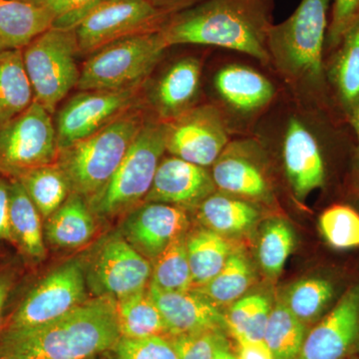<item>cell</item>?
Listing matches in <instances>:
<instances>
[{
	"mask_svg": "<svg viewBox=\"0 0 359 359\" xmlns=\"http://www.w3.org/2000/svg\"><path fill=\"white\" fill-rule=\"evenodd\" d=\"M273 0H201L168 16L160 27L168 48L196 44L221 47L269 63Z\"/></svg>",
	"mask_w": 359,
	"mask_h": 359,
	"instance_id": "cell-1",
	"label": "cell"
},
{
	"mask_svg": "<svg viewBox=\"0 0 359 359\" xmlns=\"http://www.w3.org/2000/svg\"><path fill=\"white\" fill-rule=\"evenodd\" d=\"M120 337L116 299L97 297L45 325L4 330L0 359H89Z\"/></svg>",
	"mask_w": 359,
	"mask_h": 359,
	"instance_id": "cell-2",
	"label": "cell"
},
{
	"mask_svg": "<svg viewBox=\"0 0 359 359\" xmlns=\"http://www.w3.org/2000/svg\"><path fill=\"white\" fill-rule=\"evenodd\" d=\"M334 0H302L287 20L271 26L269 63L295 87L306 88L320 101L327 99L325 41Z\"/></svg>",
	"mask_w": 359,
	"mask_h": 359,
	"instance_id": "cell-3",
	"label": "cell"
},
{
	"mask_svg": "<svg viewBox=\"0 0 359 359\" xmlns=\"http://www.w3.org/2000/svg\"><path fill=\"white\" fill-rule=\"evenodd\" d=\"M147 120L138 106L83 140L59 151L71 193L91 199L107 185Z\"/></svg>",
	"mask_w": 359,
	"mask_h": 359,
	"instance_id": "cell-4",
	"label": "cell"
},
{
	"mask_svg": "<svg viewBox=\"0 0 359 359\" xmlns=\"http://www.w3.org/2000/svg\"><path fill=\"white\" fill-rule=\"evenodd\" d=\"M166 122L146 121L107 185L87 201L94 216L114 218L144 203L166 152Z\"/></svg>",
	"mask_w": 359,
	"mask_h": 359,
	"instance_id": "cell-5",
	"label": "cell"
},
{
	"mask_svg": "<svg viewBox=\"0 0 359 359\" xmlns=\"http://www.w3.org/2000/svg\"><path fill=\"white\" fill-rule=\"evenodd\" d=\"M167 48L160 28L116 40L92 53L80 70L76 87L86 91L141 86Z\"/></svg>",
	"mask_w": 359,
	"mask_h": 359,
	"instance_id": "cell-6",
	"label": "cell"
},
{
	"mask_svg": "<svg viewBox=\"0 0 359 359\" xmlns=\"http://www.w3.org/2000/svg\"><path fill=\"white\" fill-rule=\"evenodd\" d=\"M79 53L74 28L50 27L22 49L34 101L50 114L70 90L77 86Z\"/></svg>",
	"mask_w": 359,
	"mask_h": 359,
	"instance_id": "cell-7",
	"label": "cell"
},
{
	"mask_svg": "<svg viewBox=\"0 0 359 359\" xmlns=\"http://www.w3.org/2000/svg\"><path fill=\"white\" fill-rule=\"evenodd\" d=\"M50 113L34 101L0 125V175L15 178L27 170L57 162L56 128Z\"/></svg>",
	"mask_w": 359,
	"mask_h": 359,
	"instance_id": "cell-8",
	"label": "cell"
},
{
	"mask_svg": "<svg viewBox=\"0 0 359 359\" xmlns=\"http://www.w3.org/2000/svg\"><path fill=\"white\" fill-rule=\"evenodd\" d=\"M86 285L79 261L58 266L26 292L9 314L4 330L39 327L69 313L88 301Z\"/></svg>",
	"mask_w": 359,
	"mask_h": 359,
	"instance_id": "cell-9",
	"label": "cell"
},
{
	"mask_svg": "<svg viewBox=\"0 0 359 359\" xmlns=\"http://www.w3.org/2000/svg\"><path fill=\"white\" fill-rule=\"evenodd\" d=\"M169 14L152 0H103L75 26L80 53L137 33L159 29Z\"/></svg>",
	"mask_w": 359,
	"mask_h": 359,
	"instance_id": "cell-10",
	"label": "cell"
},
{
	"mask_svg": "<svg viewBox=\"0 0 359 359\" xmlns=\"http://www.w3.org/2000/svg\"><path fill=\"white\" fill-rule=\"evenodd\" d=\"M141 86L121 90H86L71 97L58 113L59 151L96 133L138 106Z\"/></svg>",
	"mask_w": 359,
	"mask_h": 359,
	"instance_id": "cell-11",
	"label": "cell"
},
{
	"mask_svg": "<svg viewBox=\"0 0 359 359\" xmlns=\"http://www.w3.org/2000/svg\"><path fill=\"white\" fill-rule=\"evenodd\" d=\"M86 282L97 297L124 299L148 289L152 263L139 254L122 235L108 238L97 250Z\"/></svg>",
	"mask_w": 359,
	"mask_h": 359,
	"instance_id": "cell-12",
	"label": "cell"
},
{
	"mask_svg": "<svg viewBox=\"0 0 359 359\" xmlns=\"http://www.w3.org/2000/svg\"><path fill=\"white\" fill-rule=\"evenodd\" d=\"M166 125V152L201 167H212L230 142L224 115L212 105L195 106Z\"/></svg>",
	"mask_w": 359,
	"mask_h": 359,
	"instance_id": "cell-13",
	"label": "cell"
},
{
	"mask_svg": "<svg viewBox=\"0 0 359 359\" xmlns=\"http://www.w3.org/2000/svg\"><path fill=\"white\" fill-rule=\"evenodd\" d=\"M327 133L318 131L297 115L290 117L285 125L282 144L283 168L292 195L299 202L327 185L328 164L323 138Z\"/></svg>",
	"mask_w": 359,
	"mask_h": 359,
	"instance_id": "cell-14",
	"label": "cell"
},
{
	"mask_svg": "<svg viewBox=\"0 0 359 359\" xmlns=\"http://www.w3.org/2000/svg\"><path fill=\"white\" fill-rule=\"evenodd\" d=\"M257 142L245 139L229 142L212 166V178L219 192L250 202H269L273 197Z\"/></svg>",
	"mask_w": 359,
	"mask_h": 359,
	"instance_id": "cell-15",
	"label": "cell"
},
{
	"mask_svg": "<svg viewBox=\"0 0 359 359\" xmlns=\"http://www.w3.org/2000/svg\"><path fill=\"white\" fill-rule=\"evenodd\" d=\"M359 346V283L308 332L297 359H348Z\"/></svg>",
	"mask_w": 359,
	"mask_h": 359,
	"instance_id": "cell-16",
	"label": "cell"
},
{
	"mask_svg": "<svg viewBox=\"0 0 359 359\" xmlns=\"http://www.w3.org/2000/svg\"><path fill=\"white\" fill-rule=\"evenodd\" d=\"M189 228L190 219L186 210L161 203H144L125 219L121 235L152 263L168 245L186 235Z\"/></svg>",
	"mask_w": 359,
	"mask_h": 359,
	"instance_id": "cell-17",
	"label": "cell"
},
{
	"mask_svg": "<svg viewBox=\"0 0 359 359\" xmlns=\"http://www.w3.org/2000/svg\"><path fill=\"white\" fill-rule=\"evenodd\" d=\"M216 191L208 168L171 156L161 161L144 203H161L188 211L195 210Z\"/></svg>",
	"mask_w": 359,
	"mask_h": 359,
	"instance_id": "cell-18",
	"label": "cell"
},
{
	"mask_svg": "<svg viewBox=\"0 0 359 359\" xmlns=\"http://www.w3.org/2000/svg\"><path fill=\"white\" fill-rule=\"evenodd\" d=\"M148 290L169 328V337L209 330H228L224 314L219 308L198 292H164L151 285Z\"/></svg>",
	"mask_w": 359,
	"mask_h": 359,
	"instance_id": "cell-19",
	"label": "cell"
},
{
	"mask_svg": "<svg viewBox=\"0 0 359 359\" xmlns=\"http://www.w3.org/2000/svg\"><path fill=\"white\" fill-rule=\"evenodd\" d=\"M214 87L221 100L241 115H250L268 107L276 89L269 78L249 66H224L214 77Z\"/></svg>",
	"mask_w": 359,
	"mask_h": 359,
	"instance_id": "cell-20",
	"label": "cell"
},
{
	"mask_svg": "<svg viewBox=\"0 0 359 359\" xmlns=\"http://www.w3.org/2000/svg\"><path fill=\"white\" fill-rule=\"evenodd\" d=\"M330 53L325 65L328 91L346 120L359 108V18Z\"/></svg>",
	"mask_w": 359,
	"mask_h": 359,
	"instance_id": "cell-21",
	"label": "cell"
},
{
	"mask_svg": "<svg viewBox=\"0 0 359 359\" xmlns=\"http://www.w3.org/2000/svg\"><path fill=\"white\" fill-rule=\"evenodd\" d=\"M201 76L202 63L195 57L180 59L163 73L152 93V103L161 121H172L195 107Z\"/></svg>",
	"mask_w": 359,
	"mask_h": 359,
	"instance_id": "cell-22",
	"label": "cell"
},
{
	"mask_svg": "<svg viewBox=\"0 0 359 359\" xmlns=\"http://www.w3.org/2000/svg\"><path fill=\"white\" fill-rule=\"evenodd\" d=\"M195 210L202 226L226 238L248 233L259 223L262 216L256 203L219 191L203 201Z\"/></svg>",
	"mask_w": 359,
	"mask_h": 359,
	"instance_id": "cell-23",
	"label": "cell"
},
{
	"mask_svg": "<svg viewBox=\"0 0 359 359\" xmlns=\"http://www.w3.org/2000/svg\"><path fill=\"white\" fill-rule=\"evenodd\" d=\"M9 181V223L11 244L25 259L40 262L46 256L42 217L16 179Z\"/></svg>",
	"mask_w": 359,
	"mask_h": 359,
	"instance_id": "cell-24",
	"label": "cell"
},
{
	"mask_svg": "<svg viewBox=\"0 0 359 359\" xmlns=\"http://www.w3.org/2000/svg\"><path fill=\"white\" fill-rule=\"evenodd\" d=\"M53 23V15L43 6L0 0V52L25 48Z\"/></svg>",
	"mask_w": 359,
	"mask_h": 359,
	"instance_id": "cell-25",
	"label": "cell"
},
{
	"mask_svg": "<svg viewBox=\"0 0 359 359\" xmlns=\"http://www.w3.org/2000/svg\"><path fill=\"white\" fill-rule=\"evenodd\" d=\"M94 233V215L87 201L78 194L71 193L61 207L45 219L44 236L49 244L63 249L81 247Z\"/></svg>",
	"mask_w": 359,
	"mask_h": 359,
	"instance_id": "cell-26",
	"label": "cell"
},
{
	"mask_svg": "<svg viewBox=\"0 0 359 359\" xmlns=\"http://www.w3.org/2000/svg\"><path fill=\"white\" fill-rule=\"evenodd\" d=\"M339 283L330 276H314L290 285L280 299L306 327L316 325L339 297Z\"/></svg>",
	"mask_w": 359,
	"mask_h": 359,
	"instance_id": "cell-27",
	"label": "cell"
},
{
	"mask_svg": "<svg viewBox=\"0 0 359 359\" xmlns=\"http://www.w3.org/2000/svg\"><path fill=\"white\" fill-rule=\"evenodd\" d=\"M186 245L193 289L203 287L212 280L237 250L226 237L202 226L188 231Z\"/></svg>",
	"mask_w": 359,
	"mask_h": 359,
	"instance_id": "cell-28",
	"label": "cell"
},
{
	"mask_svg": "<svg viewBox=\"0 0 359 359\" xmlns=\"http://www.w3.org/2000/svg\"><path fill=\"white\" fill-rule=\"evenodd\" d=\"M33 102L22 49L0 52V125L25 112Z\"/></svg>",
	"mask_w": 359,
	"mask_h": 359,
	"instance_id": "cell-29",
	"label": "cell"
},
{
	"mask_svg": "<svg viewBox=\"0 0 359 359\" xmlns=\"http://www.w3.org/2000/svg\"><path fill=\"white\" fill-rule=\"evenodd\" d=\"M116 313L121 337L147 339L170 335L164 318L148 289L116 301Z\"/></svg>",
	"mask_w": 359,
	"mask_h": 359,
	"instance_id": "cell-30",
	"label": "cell"
},
{
	"mask_svg": "<svg viewBox=\"0 0 359 359\" xmlns=\"http://www.w3.org/2000/svg\"><path fill=\"white\" fill-rule=\"evenodd\" d=\"M13 179L20 182L44 219L59 209L71 194L69 182L57 162L32 168Z\"/></svg>",
	"mask_w": 359,
	"mask_h": 359,
	"instance_id": "cell-31",
	"label": "cell"
},
{
	"mask_svg": "<svg viewBox=\"0 0 359 359\" xmlns=\"http://www.w3.org/2000/svg\"><path fill=\"white\" fill-rule=\"evenodd\" d=\"M254 280V269L249 259L242 252L236 250L218 275L203 287L192 290L219 308L243 297Z\"/></svg>",
	"mask_w": 359,
	"mask_h": 359,
	"instance_id": "cell-32",
	"label": "cell"
},
{
	"mask_svg": "<svg viewBox=\"0 0 359 359\" xmlns=\"http://www.w3.org/2000/svg\"><path fill=\"white\" fill-rule=\"evenodd\" d=\"M306 334L308 327L295 318L282 301L276 302L264 335L273 359H297Z\"/></svg>",
	"mask_w": 359,
	"mask_h": 359,
	"instance_id": "cell-33",
	"label": "cell"
},
{
	"mask_svg": "<svg viewBox=\"0 0 359 359\" xmlns=\"http://www.w3.org/2000/svg\"><path fill=\"white\" fill-rule=\"evenodd\" d=\"M271 306L266 295L254 294L241 297L224 314L226 327L238 344L264 340Z\"/></svg>",
	"mask_w": 359,
	"mask_h": 359,
	"instance_id": "cell-34",
	"label": "cell"
},
{
	"mask_svg": "<svg viewBox=\"0 0 359 359\" xmlns=\"http://www.w3.org/2000/svg\"><path fill=\"white\" fill-rule=\"evenodd\" d=\"M186 235L171 243L152 262L150 285L164 292H189L193 278L187 254Z\"/></svg>",
	"mask_w": 359,
	"mask_h": 359,
	"instance_id": "cell-35",
	"label": "cell"
},
{
	"mask_svg": "<svg viewBox=\"0 0 359 359\" xmlns=\"http://www.w3.org/2000/svg\"><path fill=\"white\" fill-rule=\"evenodd\" d=\"M294 248V231L287 221L271 219L266 222L257 244V259L264 273L269 278L282 275Z\"/></svg>",
	"mask_w": 359,
	"mask_h": 359,
	"instance_id": "cell-36",
	"label": "cell"
},
{
	"mask_svg": "<svg viewBox=\"0 0 359 359\" xmlns=\"http://www.w3.org/2000/svg\"><path fill=\"white\" fill-rule=\"evenodd\" d=\"M321 236L335 250L359 248V212L349 205L335 204L318 219Z\"/></svg>",
	"mask_w": 359,
	"mask_h": 359,
	"instance_id": "cell-37",
	"label": "cell"
},
{
	"mask_svg": "<svg viewBox=\"0 0 359 359\" xmlns=\"http://www.w3.org/2000/svg\"><path fill=\"white\" fill-rule=\"evenodd\" d=\"M178 359H212L219 346L228 342L223 330H209L168 337Z\"/></svg>",
	"mask_w": 359,
	"mask_h": 359,
	"instance_id": "cell-38",
	"label": "cell"
},
{
	"mask_svg": "<svg viewBox=\"0 0 359 359\" xmlns=\"http://www.w3.org/2000/svg\"><path fill=\"white\" fill-rule=\"evenodd\" d=\"M112 359H178L168 337H120L110 349Z\"/></svg>",
	"mask_w": 359,
	"mask_h": 359,
	"instance_id": "cell-39",
	"label": "cell"
},
{
	"mask_svg": "<svg viewBox=\"0 0 359 359\" xmlns=\"http://www.w3.org/2000/svg\"><path fill=\"white\" fill-rule=\"evenodd\" d=\"M359 18V0H334L325 41V53L339 46L347 30Z\"/></svg>",
	"mask_w": 359,
	"mask_h": 359,
	"instance_id": "cell-40",
	"label": "cell"
},
{
	"mask_svg": "<svg viewBox=\"0 0 359 359\" xmlns=\"http://www.w3.org/2000/svg\"><path fill=\"white\" fill-rule=\"evenodd\" d=\"M103 0H44L43 6L53 15L52 27L75 28L82 18Z\"/></svg>",
	"mask_w": 359,
	"mask_h": 359,
	"instance_id": "cell-41",
	"label": "cell"
},
{
	"mask_svg": "<svg viewBox=\"0 0 359 359\" xmlns=\"http://www.w3.org/2000/svg\"><path fill=\"white\" fill-rule=\"evenodd\" d=\"M18 285V276L13 266H0V337L6 328L7 304Z\"/></svg>",
	"mask_w": 359,
	"mask_h": 359,
	"instance_id": "cell-42",
	"label": "cell"
},
{
	"mask_svg": "<svg viewBox=\"0 0 359 359\" xmlns=\"http://www.w3.org/2000/svg\"><path fill=\"white\" fill-rule=\"evenodd\" d=\"M13 242L9 223V181L0 175V242Z\"/></svg>",
	"mask_w": 359,
	"mask_h": 359,
	"instance_id": "cell-43",
	"label": "cell"
},
{
	"mask_svg": "<svg viewBox=\"0 0 359 359\" xmlns=\"http://www.w3.org/2000/svg\"><path fill=\"white\" fill-rule=\"evenodd\" d=\"M346 122L353 129L356 140L353 159H351V174H349V184L353 193L356 194L359 192V108L347 118Z\"/></svg>",
	"mask_w": 359,
	"mask_h": 359,
	"instance_id": "cell-44",
	"label": "cell"
},
{
	"mask_svg": "<svg viewBox=\"0 0 359 359\" xmlns=\"http://www.w3.org/2000/svg\"><path fill=\"white\" fill-rule=\"evenodd\" d=\"M238 359H273V354L264 340L244 341L238 344Z\"/></svg>",
	"mask_w": 359,
	"mask_h": 359,
	"instance_id": "cell-45",
	"label": "cell"
},
{
	"mask_svg": "<svg viewBox=\"0 0 359 359\" xmlns=\"http://www.w3.org/2000/svg\"><path fill=\"white\" fill-rule=\"evenodd\" d=\"M152 1L164 13L171 15L180 11H183L187 7L198 4L201 0H152Z\"/></svg>",
	"mask_w": 359,
	"mask_h": 359,
	"instance_id": "cell-46",
	"label": "cell"
},
{
	"mask_svg": "<svg viewBox=\"0 0 359 359\" xmlns=\"http://www.w3.org/2000/svg\"><path fill=\"white\" fill-rule=\"evenodd\" d=\"M212 359H238V356L231 353L229 341L219 347Z\"/></svg>",
	"mask_w": 359,
	"mask_h": 359,
	"instance_id": "cell-47",
	"label": "cell"
},
{
	"mask_svg": "<svg viewBox=\"0 0 359 359\" xmlns=\"http://www.w3.org/2000/svg\"><path fill=\"white\" fill-rule=\"evenodd\" d=\"M20 1L27 2V4H36V6H43L44 0H20Z\"/></svg>",
	"mask_w": 359,
	"mask_h": 359,
	"instance_id": "cell-48",
	"label": "cell"
},
{
	"mask_svg": "<svg viewBox=\"0 0 359 359\" xmlns=\"http://www.w3.org/2000/svg\"><path fill=\"white\" fill-rule=\"evenodd\" d=\"M356 196V200H358V204L359 207V192L355 194Z\"/></svg>",
	"mask_w": 359,
	"mask_h": 359,
	"instance_id": "cell-49",
	"label": "cell"
},
{
	"mask_svg": "<svg viewBox=\"0 0 359 359\" xmlns=\"http://www.w3.org/2000/svg\"><path fill=\"white\" fill-rule=\"evenodd\" d=\"M89 359H95V358H89Z\"/></svg>",
	"mask_w": 359,
	"mask_h": 359,
	"instance_id": "cell-50",
	"label": "cell"
}]
</instances>
